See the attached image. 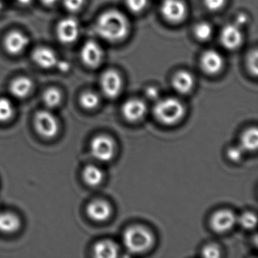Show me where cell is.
<instances>
[{
    "label": "cell",
    "instance_id": "6da1fadb",
    "mask_svg": "<svg viewBox=\"0 0 258 258\" xmlns=\"http://www.w3.org/2000/svg\"><path fill=\"white\" fill-rule=\"evenodd\" d=\"M130 25L124 15L117 10L102 13L96 21V34L105 40L117 42L124 39L129 33Z\"/></svg>",
    "mask_w": 258,
    "mask_h": 258
},
{
    "label": "cell",
    "instance_id": "7a4b0ae2",
    "mask_svg": "<svg viewBox=\"0 0 258 258\" xmlns=\"http://www.w3.org/2000/svg\"><path fill=\"white\" fill-rule=\"evenodd\" d=\"M153 114L157 120L167 126L177 123L185 114V107L175 98H167L156 101Z\"/></svg>",
    "mask_w": 258,
    "mask_h": 258
},
{
    "label": "cell",
    "instance_id": "3957f363",
    "mask_svg": "<svg viewBox=\"0 0 258 258\" xmlns=\"http://www.w3.org/2000/svg\"><path fill=\"white\" fill-rule=\"evenodd\" d=\"M123 241L126 248L131 253H143L152 247L154 236L146 227L133 226L125 231Z\"/></svg>",
    "mask_w": 258,
    "mask_h": 258
},
{
    "label": "cell",
    "instance_id": "277c9868",
    "mask_svg": "<svg viewBox=\"0 0 258 258\" xmlns=\"http://www.w3.org/2000/svg\"><path fill=\"white\" fill-rule=\"evenodd\" d=\"M81 25L79 21L73 16L63 18L57 24L55 35L61 44L69 46L73 44L79 38Z\"/></svg>",
    "mask_w": 258,
    "mask_h": 258
},
{
    "label": "cell",
    "instance_id": "5b68a950",
    "mask_svg": "<svg viewBox=\"0 0 258 258\" xmlns=\"http://www.w3.org/2000/svg\"><path fill=\"white\" fill-rule=\"evenodd\" d=\"M34 127L43 138H54L59 130L58 120L49 110H40L34 116Z\"/></svg>",
    "mask_w": 258,
    "mask_h": 258
},
{
    "label": "cell",
    "instance_id": "8992f818",
    "mask_svg": "<svg viewBox=\"0 0 258 258\" xmlns=\"http://www.w3.org/2000/svg\"><path fill=\"white\" fill-rule=\"evenodd\" d=\"M90 152L95 159L102 162H108L114 157L115 144L112 139L108 136H97L90 143Z\"/></svg>",
    "mask_w": 258,
    "mask_h": 258
},
{
    "label": "cell",
    "instance_id": "52a82bcc",
    "mask_svg": "<svg viewBox=\"0 0 258 258\" xmlns=\"http://www.w3.org/2000/svg\"><path fill=\"white\" fill-rule=\"evenodd\" d=\"M3 45L9 55L17 56L28 49L30 45V39L25 33L19 30H13L6 34Z\"/></svg>",
    "mask_w": 258,
    "mask_h": 258
},
{
    "label": "cell",
    "instance_id": "ba28073f",
    "mask_svg": "<svg viewBox=\"0 0 258 258\" xmlns=\"http://www.w3.org/2000/svg\"><path fill=\"white\" fill-rule=\"evenodd\" d=\"M80 58L83 64L89 69H96L103 59V50L99 43L88 40L81 47Z\"/></svg>",
    "mask_w": 258,
    "mask_h": 258
},
{
    "label": "cell",
    "instance_id": "9c48e42d",
    "mask_svg": "<svg viewBox=\"0 0 258 258\" xmlns=\"http://www.w3.org/2000/svg\"><path fill=\"white\" fill-rule=\"evenodd\" d=\"M102 93L108 99H115L120 95L123 87L121 77L114 70L106 71L100 81Z\"/></svg>",
    "mask_w": 258,
    "mask_h": 258
},
{
    "label": "cell",
    "instance_id": "30bf717a",
    "mask_svg": "<svg viewBox=\"0 0 258 258\" xmlns=\"http://www.w3.org/2000/svg\"><path fill=\"white\" fill-rule=\"evenodd\" d=\"M31 59L37 67L43 70L55 69L59 61L55 51L48 46L36 48L31 53Z\"/></svg>",
    "mask_w": 258,
    "mask_h": 258
},
{
    "label": "cell",
    "instance_id": "8fae6325",
    "mask_svg": "<svg viewBox=\"0 0 258 258\" xmlns=\"http://www.w3.org/2000/svg\"><path fill=\"white\" fill-rule=\"evenodd\" d=\"M163 17L171 23H179L186 16V7L182 0H164L161 7Z\"/></svg>",
    "mask_w": 258,
    "mask_h": 258
},
{
    "label": "cell",
    "instance_id": "7c38bea8",
    "mask_svg": "<svg viewBox=\"0 0 258 258\" xmlns=\"http://www.w3.org/2000/svg\"><path fill=\"white\" fill-rule=\"evenodd\" d=\"M237 223V217L230 210L222 209L213 214L211 226L214 232L225 233L232 229Z\"/></svg>",
    "mask_w": 258,
    "mask_h": 258
},
{
    "label": "cell",
    "instance_id": "4fadbf2b",
    "mask_svg": "<svg viewBox=\"0 0 258 258\" xmlns=\"http://www.w3.org/2000/svg\"><path fill=\"white\" fill-rule=\"evenodd\" d=\"M146 112L147 106L141 99H130L122 106V114L124 118L130 122H137L142 120Z\"/></svg>",
    "mask_w": 258,
    "mask_h": 258
},
{
    "label": "cell",
    "instance_id": "5bb4252c",
    "mask_svg": "<svg viewBox=\"0 0 258 258\" xmlns=\"http://www.w3.org/2000/svg\"><path fill=\"white\" fill-rule=\"evenodd\" d=\"M243 36L239 27L235 24L228 25L222 30L220 41L226 49L233 50L242 43Z\"/></svg>",
    "mask_w": 258,
    "mask_h": 258
},
{
    "label": "cell",
    "instance_id": "9a60e30c",
    "mask_svg": "<svg viewBox=\"0 0 258 258\" xmlns=\"http://www.w3.org/2000/svg\"><path fill=\"white\" fill-rule=\"evenodd\" d=\"M223 58L217 51L208 50L202 55L201 66L204 72L208 75L218 74L223 67Z\"/></svg>",
    "mask_w": 258,
    "mask_h": 258
},
{
    "label": "cell",
    "instance_id": "2e32d148",
    "mask_svg": "<svg viewBox=\"0 0 258 258\" xmlns=\"http://www.w3.org/2000/svg\"><path fill=\"white\" fill-rule=\"evenodd\" d=\"M34 89V83L31 78L19 76L11 81L9 87L10 93L16 99H23L28 97Z\"/></svg>",
    "mask_w": 258,
    "mask_h": 258
},
{
    "label": "cell",
    "instance_id": "e0dca14e",
    "mask_svg": "<svg viewBox=\"0 0 258 258\" xmlns=\"http://www.w3.org/2000/svg\"><path fill=\"white\" fill-rule=\"evenodd\" d=\"M111 213L112 209L111 205L105 201H93L87 205V215L96 222L105 221L111 217Z\"/></svg>",
    "mask_w": 258,
    "mask_h": 258
},
{
    "label": "cell",
    "instance_id": "ac0fdd59",
    "mask_svg": "<svg viewBox=\"0 0 258 258\" xmlns=\"http://www.w3.org/2000/svg\"><path fill=\"white\" fill-rule=\"evenodd\" d=\"M172 84L174 90L179 94H188L194 85V78L188 72L181 71L174 75Z\"/></svg>",
    "mask_w": 258,
    "mask_h": 258
},
{
    "label": "cell",
    "instance_id": "d6986e66",
    "mask_svg": "<svg viewBox=\"0 0 258 258\" xmlns=\"http://www.w3.org/2000/svg\"><path fill=\"white\" fill-rule=\"evenodd\" d=\"M93 252L96 257L115 258L118 256L119 248L114 241L105 239L95 244Z\"/></svg>",
    "mask_w": 258,
    "mask_h": 258
},
{
    "label": "cell",
    "instance_id": "ffe728a7",
    "mask_svg": "<svg viewBox=\"0 0 258 258\" xmlns=\"http://www.w3.org/2000/svg\"><path fill=\"white\" fill-rule=\"evenodd\" d=\"M21 226V220L14 213H0V232L4 234L14 233Z\"/></svg>",
    "mask_w": 258,
    "mask_h": 258
},
{
    "label": "cell",
    "instance_id": "44dd1931",
    "mask_svg": "<svg viewBox=\"0 0 258 258\" xmlns=\"http://www.w3.org/2000/svg\"><path fill=\"white\" fill-rule=\"evenodd\" d=\"M258 131L256 127H250L246 130L240 138L239 146L244 152H253L257 148Z\"/></svg>",
    "mask_w": 258,
    "mask_h": 258
},
{
    "label": "cell",
    "instance_id": "7402d4cb",
    "mask_svg": "<svg viewBox=\"0 0 258 258\" xmlns=\"http://www.w3.org/2000/svg\"><path fill=\"white\" fill-rule=\"evenodd\" d=\"M82 176L84 182L87 185L90 186H97L102 182L104 173L97 166L90 164L83 170Z\"/></svg>",
    "mask_w": 258,
    "mask_h": 258
},
{
    "label": "cell",
    "instance_id": "603a6c76",
    "mask_svg": "<svg viewBox=\"0 0 258 258\" xmlns=\"http://www.w3.org/2000/svg\"><path fill=\"white\" fill-rule=\"evenodd\" d=\"M62 93L56 87H49L43 93V102L46 108L53 109L62 102Z\"/></svg>",
    "mask_w": 258,
    "mask_h": 258
},
{
    "label": "cell",
    "instance_id": "cb8c5ba5",
    "mask_svg": "<svg viewBox=\"0 0 258 258\" xmlns=\"http://www.w3.org/2000/svg\"><path fill=\"white\" fill-rule=\"evenodd\" d=\"M15 106L13 102L7 97H0V123H6L13 118Z\"/></svg>",
    "mask_w": 258,
    "mask_h": 258
},
{
    "label": "cell",
    "instance_id": "d4e9b609",
    "mask_svg": "<svg viewBox=\"0 0 258 258\" xmlns=\"http://www.w3.org/2000/svg\"><path fill=\"white\" fill-rule=\"evenodd\" d=\"M80 103L87 110H93L100 104V98L97 93L93 91L84 92L80 97Z\"/></svg>",
    "mask_w": 258,
    "mask_h": 258
},
{
    "label": "cell",
    "instance_id": "484cf974",
    "mask_svg": "<svg viewBox=\"0 0 258 258\" xmlns=\"http://www.w3.org/2000/svg\"><path fill=\"white\" fill-rule=\"evenodd\" d=\"M237 222L244 229L247 230L253 229L256 225V214L251 212L243 213L238 218L237 217Z\"/></svg>",
    "mask_w": 258,
    "mask_h": 258
},
{
    "label": "cell",
    "instance_id": "4316f807",
    "mask_svg": "<svg viewBox=\"0 0 258 258\" xmlns=\"http://www.w3.org/2000/svg\"><path fill=\"white\" fill-rule=\"evenodd\" d=\"M212 33V28L206 22H202L195 28V35L201 41H206L211 38Z\"/></svg>",
    "mask_w": 258,
    "mask_h": 258
},
{
    "label": "cell",
    "instance_id": "83f0119b",
    "mask_svg": "<svg viewBox=\"0 0 258 258\" xmlns=\"http://www.w3.org/2000/svg\"><path fill=\"white\" fill-rule=\"evenodd\" d=\"M63 7L70 14H76L84 8L85 0H62Z\"/></svg>",
    "mask_w": 258,
    "mask_h": 258
},
{
    "label": "cell",
    "instance_id": "f1b7e54d",
    "mask_svg": "<svg viewBox=\"0 0 258 258\" xmlns=\"http://www.w3.org/2000/svg\"><path fill=\"white\" fill-rule=\"evenodd\" d=\"M126 4L130 11L140 13L147 7L148 0H126Z\"/></svg>",
    "mask_w": 258,
    "mask_h": 258
},
{
    "label": "cell",
    "instance_id": "f546056e",
    "mask_svg": "<svg viewBox=\"0 0 258 258\" xmlns=\"http://www.w3.org/2000/svg\"><path fill=\"white\" fill-rule=\"evenodd\" d=\"M244 151L242 148L238 145V146H232L229 148L227 151V156L230 161L234 162H238L242 159L244 156Z\"/></svg>",
    "mask_w": 258,
    "mask_h": 258
},
{
    "label": "cell",
    "instance_id": "4dcf8cb0",
    "mask_svg": "<svg viewBox=\"0 0 258 258\" xmlns=\"http://www.w3.org/2000/svg\"><path fill=\"white\" fill-rule=\"evenodd\" d=\"M202 254L207 258H218L221 255V252L215 244H208L202 249Z\"/></svg>",
    "mask_w": 258,
    "mask_h": 258
},
{
    "label": "cell",
    "instance_id": "1f68e13d",
    "mask_svg": "<svg viewBox=\"0 0 258 258\" xmlns=\"http://www.w3.org/2000/svg\"><path fill=\"white\" fill-rule=\"evenodd\" d=\"M204 3L205 7L209 11L216 12L221 10L224 7L226 0H204Z\"/></svg>",
    "mask_w": 258,
    "mask_h": 258
},
{
    "label": "cell",
    "instance_id": "d6a6232c",
    "mask_svg": "<svg viewBox=\"0 0 258 258\" xmlns=\"http://www.w3.org/2000/svg\"><path fill=\"white\" fill-rule=\"evenodd\" d=\"M257 51L254 50L250 54L248 59H247V66H248L249 70L250 71V72H251L254 76L257 75Z\"/></svg>",
    "mask_w": 258,
    "mask_h": 258
},
{
    "label": "cell",
    "instance_id": "836d02e7",
    "mask_svg": "<svg viewBox=\"0 0 258 258\" xmlns=\"http://www.w3.org/2000/svg\"><path fill=\"white\" fill-rule=\"evenodd\" d=\"M146 96L149 100L158 101L159 97V92L156 87H148L146 91Z\"/></svg>",
    "mask_w": 258,
    "mask_h": 258
},
{
    "label": "cell",
    "instance_id": "e575fe53",
    "mask_svg": "<svg viewBox=\"0 0 258 258\" xmlns=\"http://www.w3.org/2000/svg\"><path fill=\"white\" fill-rule=\"evenodd\" d=\"M56 68L59 72H61V73L66 74L70 72L71 64L70 63L68 62V61H61V60L59 59L58 64H57Z\"/></svg>",
    "mask_w": 258,
    "mask_h": 258
},
{
    "label": "cell",
    "instance_id": "d590c367",
    "mask_svg": "<svg viewBox=\"0 0 258 258\" xmlns=\"http://www.w3.org/2000/svg\"><path fill=\"white\" fill-rule=\"evenodd\" d=\"M247 22V17L246 15L244 14H239L238 16H237L236 19H235V25H236L237 26L241 28L243 25H245Z\"/></svg>",
    "mask_w": 258,
    "mask_h": 258
},
{
    "label": "cell",
    "instance_id": "8d00e7d4",
    "mask_svg": "<svg viewBox=\"0 0 258 258\" xmlns=\"http://www.w3.org/2000/svg\"><path fill=\"white\" fill-rule=\"evenodd\" d=\"M59 1L60 0H40V2L42 3V4L46 7H54V6L56 5Z\"/></svg>",
    "mask_w": 258,
    "mask_h": 258
},
{
    "label": "cell",
    "instance_id": "74e56055",
    "mask_svg": "<svg viewBox=\"0 0 258 258\" xmlns=\"http://www.w3.org/2000/svg\"><path fill=\"white\" fill-rule=\"evenodd\" d=\"M15 1L18 5L24 7H29L33 3V0H15Z\"/></svg>",
    "mask_w": 258,
    "mask_h": 258
},
{
    "label": "cell",
    "instance_id": "f35d334b",
    "mask_svg": "<svg viewBox=\"0 0 258 258\" xmlns=\"http://www.w3.org/2000/svg\"><path fill=\"white\" fill-rule=\"evenodd\" d=\"M4 10V3L2 0H0V13H2Z\"/></svg>",
    "mask_w": 258,
    "mask_h": 258
}]
</instances>
